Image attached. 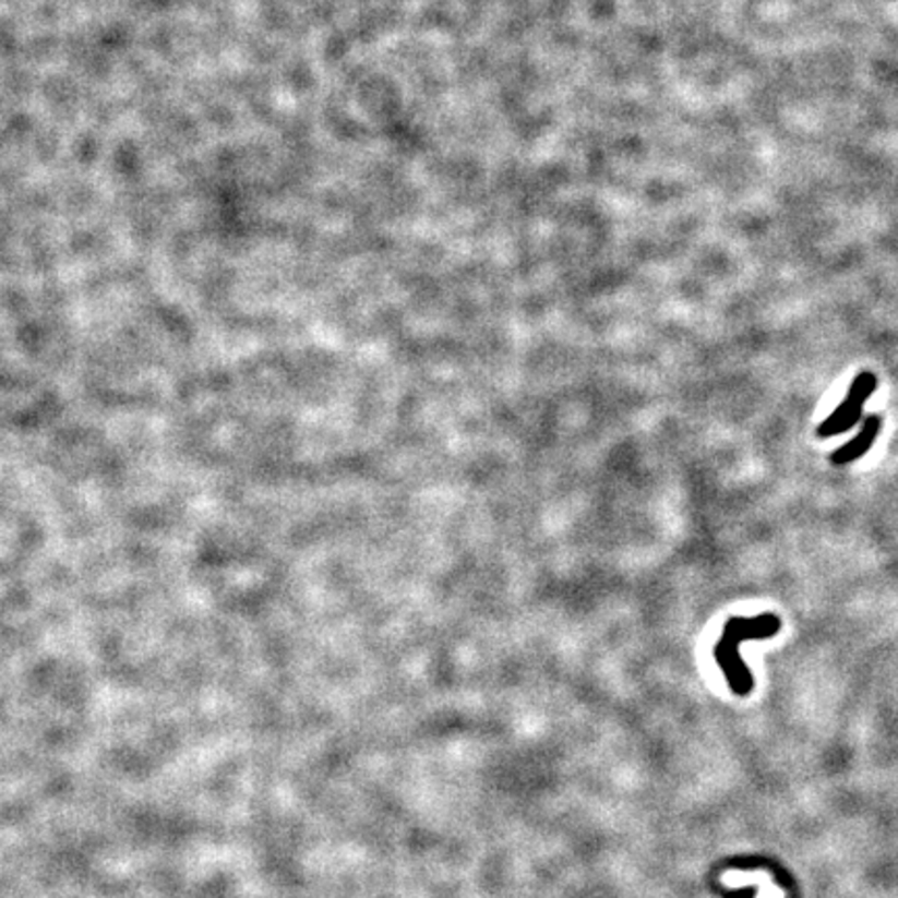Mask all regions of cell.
<instances>
[{"label": "cell", "instance_id": "2", "mask_svg": "<svg viewBox=\"0 0 898 898\" xmlns=\"http://www.w3.org/2000/svg\"><path fill=\"white\" fill-rule=\"evenodd\" d=\"M876 374L870 373V371L857 374L849 392L845 395V399L840 402V406L817 427V435L828 439L851 431L854 424H859V420L863 417L865 402L876 392Z\"/></svg>", "mask_w": 898, "mask_h": 898}, {"label": "cell", "instance_id": "3", "mask_svg": "<svg viewBox=\"0 0 898 898\" xmlns=\"http://www.w3.org/2000/svg\"><path fill=\"white\" fill-rule=\"evenodd\" d=\"M882 424H884V420L879 415H870L865 418L859 433L851 441H847L845 445H840L830 456L834 466H849L853 462L861 460L863 456H867L870 450L876 443L879 431H882Z\"/></svg>", "mask_w": 898, "mask_h": 898}, {"label": "cell", "instance_id": "1", "mask_svg": "<svg viewBox=\"0 0 898 898\" xmlns=\"http://www.w3.org/2000/svg\"><path fill=\"white\" fill-rule=\"evenodd\" d=\"M780 628H782V622L776 614H759L755 618L734 615L726 622L722 638L714 647V658L722 668L723 677L728 680L734 695L745 697L755 686L753 674L739 654V645L745 640L771 638L778 635Z\"/></svg>", "mask_w": 898, "mask_h": 898}]
</instances>
